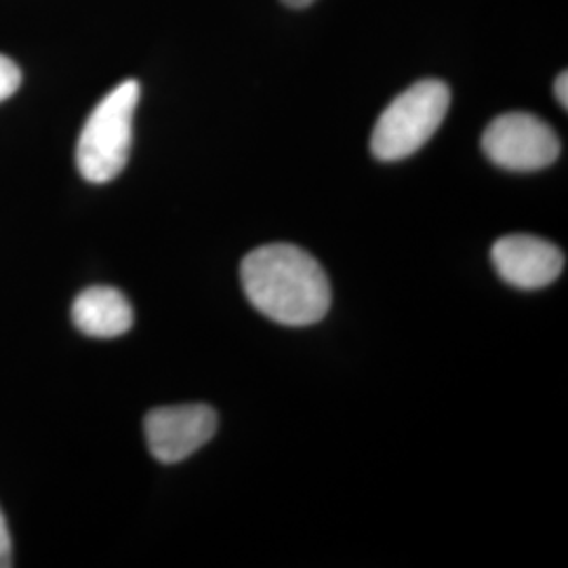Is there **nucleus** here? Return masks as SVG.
I'll return each mask as SVG.
<instances>
[{
    "mask_svg": "<svg viewBox=\"0 0 568 568\" xmlns=\"http://www.w3.org/2000/svg\"><path fill=\"white\" fill-rule=\"evenodd\" d=\"M248 302L284 326L316 325L331 307V284L323 265L295 244H265L241 265Z\"/></svg>",
    "mask_w": 568,
    "mask_h": 568,
    "instance_id": "1",
    "label": "nucleus"
},
{
    "mask_svg": "<svg viewBox=\"0 0 568 568\" xmlns=\"http://www.w3.org/2000/svg\"><path fill=\"white\" fill-rule=\"evenodd\" d=\"M140 98V82H121L95 105L84 122L77 145V166L87 182H112L129 163Z\"/></svg>",
    "mask_w": 568,
    "mask_h": 568,
    "instance_id": "2",
    "label": "nucleus"
},
{
    "mask_svg": "<svg viewBox=\"0 0 568 568\" xmlns=\"http://www.w3.org/2000/svg\"><path fill=\"white\" fill-rule=\"evenodd\" d=\"M450 105V91L443 81H419L408 87L373 129L371 150L384 163H396L422 150L440 129Z\"/></svg>",
    "mask_w": 568,
    "mask_h": 568,
    "instance_id": "3",
    "label": "nucleus"
},
{
    "mask_svg": "<svg viewBox=\"0 0 568 568\" xmlns=\"http://www.w3.org/2000/svg\"><path fill=\"white\" fill-rule=\"evenodd\" d=\"M483 150L490 163L525 173L556 163L560 140L548 122L527 112H509L488 124Z\"/></svg>",
    "mask_w": 568,
    "mask_h": 568,
    "instance_id": "4",
    "label": "nucleus"
},
{
    "mask_svg": "<svg viewBox=\"0 0 568 568\" xmlns=\"http://www.w3.org/2000/svg\"><path fill=\"white\" fill-rule=\"evenodd\" d=\"M143 432L152 457L180 464L217 432V413L206 405L161 406L145 415Z\"/></svg>",
    "mask_w": 568,
    "mask_h": 568,
    "instance_id": "5",
    "label": "nucleus"
},
{
    "mask_svg": "<svg viewBox=\"0 0 568 568\" xmlns=\"http://www.w3.org/2000/svg\"><path fill=\"white\" fill-rule=\"evenodd\" d=\"M490 257L506 283L525 291L548 286L565 270V253L556 244L527 234L499 239Z\"/></svg>",
    "mask_w": 568,
    "mask_h": 568,
    "instance_id": "6",
    "label": "nucleus"
},
{
    "mask_svg": "<svg viewBox=\"0 0 568 568\" xmlns=\"http://www.w3.org/2000/svg\"><path fill=\"white\" fill-rule=\"evenodd\" d=\"M72 321L87 337L114 339L133 326V307L112 286H89L72 304Z\"/></svg>",
    "mask_w": 568,
    "mask_h": 568,
    "instance_id": "7",
    "label": "nucleus"
},
{
    "mask_svg": "<svg viewBox=\"0 0 568 568\" xmlns=\"http://www.w3.org/2000/svg\"><path fill=\"white\" fill-rule=\"evenodd\" d=\"M21 84V70L18 63L0 55V103L9 100Z\"/></svg>",
    "mask_w": 568,
    "mask_h": 568,
    "instance_id": "8",
    "label": "nucleus"
},
{
    "mask_svg": "<svg viewBox=\"0 0 568 568\" xmlns=\"http://www.w3.org/2000/svg\"><path fill=\"white\" fill-rule=\"evenodd\" d=\"M13 565V551H11V535L7 528V520L0 511V568Z\"/></svg>",
    "mask_w": 568,
    "mask_h": 568,
    "instance_id": "9",
    "label": "nucleus"
},
{
    "mask_svg": "<svg viewBox=\"0 0 568 568\" xmlns=\"http://www.w3.org/2000/svg\"><path fill=\"white\" fill-rule=\"evenodd\" d=\"M554 93H556V100L558 103L567 110L568 108V74L567 72H562L558 79H556V84H554Z\"/></svg>",
    "mask_w": 568,
    "mask_h": 568,
    "instance_id": "10",
    "label": "nucleus"
},
{
    "mask_svg": "<svg viewBox=\"0 0 568 568\" xmlns=\"http://www.w3.org/2000/svg\"><path fill=\"white\" fill-rule=\"evenodd\" d=\"M284 4H288V7H295V9H302V7H307V4H312L314 0H283Z\"/></svg>",
    "mask_w": 568,
    "mask_h": 568,
    "instance_id": "11",
    "label": "nucleus"
}]
</instances>
